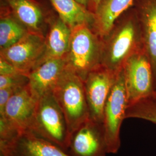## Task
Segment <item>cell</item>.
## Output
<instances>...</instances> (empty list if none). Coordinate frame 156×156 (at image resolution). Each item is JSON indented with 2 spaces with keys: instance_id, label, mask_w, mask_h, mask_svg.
<instances>
[{
  "instance_id": "1",
  "label": "cell",
  "mask_w": 156,
  "mask_h": 156,
  "mask_svg": "<svg viewBox=\"0 0 156 156\" xmlns=\"http://www.w3.org/2000/svg\"><path fill=\"white\" fill-rule=\"evenodd\" d=\"M144 49L138 18L133 6L122 14L102 38L101 65L118 73L135 53Z\"/></svg>"
},
{
  "instance_id": "2",
  "label": "cell",
  "mask_w": 156,
  "mask_h": 156,
  "mask_svg": "<svg viewBox=\"0 0 156 156\" xmlns=\"http://www.w3.org/2000/svg\"><path fill=\"white\" fill-rule=\"evenodd\" d=\"M102 38L91 25L82 24L72 29L69 50L64 60L66 68L86 79L101 65Z\"/></svg>"
},
{
  "instance_id": "3",
  "label": "cell",
  "mask_w": 156,
  "mask_h": 156,
  "mask_svg": "<svg viewBox=\"0 0 156 156\" xmlns=\"http://www.w3.org/2000/svg\"><path fill=\"white\" fill-rule=\"evenodd\" d=\"M53 94L65 115L71 135L90 118L84 81L66 68Z\"/></svg>"
},
{
  "instance_id": "4",
  "label": "cell",
  "mask_w": 156,
  "mask_h": 156,
  "mask_svg": "<svg viewBox=\"0 0 156 156\" xmlns=\"http://www.w3.org/2000/svg\"><path fill=\"white\" fill-rule=\"evenodd\" d=\"M31 131L67 152L71 134L53 93L39 98Z\"/></svg>"
},
{
  "instance_id": "5",
  "label": "cell",
  "mask_w": 156,
  "mask_h": 156,
  "mask_svg": "<svg viewBox=\"0 0 156 156\" xmlns=\"http://www.w3.org/2000/svg\"><path fill=\"white\" fill-rule=\"evenodd\" d=\"M128 104L123 68L116 75L104 111L103 126L108 153H117L120 149V128L126 119Z\"/></svg>"
},
{
  "instance_id": "6",
  "label": "cell",
  "mask_w": 156,
  "mask_h": 156,
  "mask_svg": "<svg viewBox=\"0 0 156 156\" xmlns=\"http://www.w3.org/2000/svg\"><path fill=\"white\" fill-rule=\"evenodd\" d=\"M123 68L128 106L154 98L156 91L155 79L150 60L144 49L131 56Z\"/></svg>"
},
{
  "instance_id": "7",
  "label": "cell",
  "mask_w": 156,
  "mask_h": 156,
  "mask_svg": "<svg viewBox=\"0 0 156 156\" xmlns=\"http://www.w3.org/2000/svg\"><path fill=\"white\" fill-rule=\"evenodd\" d=\"M30 33L45 37L56 12L49 0H0Z\"/></svg>"
},
{
  "instance_id": "8",
  "label": "cell",
  "mask_w": 156,
  "mask_h": 156,
  "mask_svg": "<svg viewBox=\"0 0 156 156\" xmlns=\"http://www.w3.org/2000/svg\"><path fill=\"white\" fill-rule=\"evenodd\" d=\"M45 37L28 33L14 45L0 50V57L28 75L45 60Z\"/></svg>"
},
{
  "instance_id": "9",
  "label": "cell",
  "mask_w": 156,
  "mask_h": 156,
  "mask_svg": "<svg viewBox=\"0 0 156 156\" xmlns=\"http://www.w3.org/2000/svg\"><path fill=\"white\" fill-rule=\"evenodd\" d=\"M117 74L100 65L84 80L90 119L103 123L104 108Z\"/></svg>"
},
{
  "instance_id": "10",
  "label": "cell",
  "mask_w": 156,
  "mask_h": 156,
  "mask_svg": "<svg viewBox=\"0 0 156 156\" xmlns=\"http://www.w3.org/2000/svg\"><path fill=\"white\" fill-rule=\"evenodd\" d=\"M67 153L71 156H106L103 123L89 118L71 135Z\"/></svg>"
},
{
  "instance_id": "11",
  "label": "cell",
  "mask_w": 156,
  "mask_h": 156,
  "mask_svg": "<svg viewBox=\"0 0 156 156\" xmlns=\"http://www.w3.org/2000/svg\"><path fill=\"white\" fill-rule=\"evenodd\" d=\"M1 156H71L67 151L30 131L0 145Z\"/></svg>"
},
{
  "instance_id": "12",
  "label": "cell",
  "mask_w": 156,
  "mask_h": 156,
  "mask_svg": "<svg viewBox=\"0 0 156 156\" xmlns=\"http://www.w3.org/2000/svg\"><path fill=\"white\" fill-rule=\"evenodd\" d=\"M39 99L28 84L12 96L0 116H5L21 131H31Z\"/></svg>"
},
{
  "instance_id": "13",
  "label": "cell",
  "mask_w": 156,
  "mask_h": 156,
  "mask_svg": "<svg viewBox=\"0 0 156 156\" xmlns=\"http://www.w3.org/2000/svg\"><path fill=\"white\" fill-rule=\"evenodd\" d=\"M144 48L152 66L156 84V0H134Z\"/></svg>"
},
{
  "instance_id": "14",
  "label": "cell",
  "mask_w": 156,
  "mask_h": 156,
  "mask_svg": "<svg viewBox=\"0 0 156 156\" xmlns=\"http://www.w3.org/2000/svg\"><path fill=\"white\" fill-rule=\"evenodd\" d=\"M65 70L64 59H46L29 73L28 85L39 98L44 95L53 93Z\"/></svg>"
},
{
  "instance_id": "15",
  "label": "cell",
  "mask_w": 156,
  "mask_h": 156,
  "mask_svg": "<svg viewBox=\"0 0 156 156\" xmlns=\"http://www.w3.org/2000/svg\"><path fill=\"white\" fill-rule=\"evenodd\" d=\"M72 28L56 12L52 17L45 35V60L49 58L64 59L69 50Z\"/></svg>"
},
{
  "instance_id": "16",
  "label": "cell",
  "mask_w": 156,
  "mask_h": 156,
  "mask_svg": "<svg viewBox=\"0 0 156 156\" xmlns=\"http://www.w3.org/2000/svg\"><path fill=\"white\" fill-rule=\"evenodd\" d=\"M134 0H101L95 12L93 28L101 38L110 31L117 18L133 5Z\"/></svg>"
},
{
  "instance_id": "17",
  "label": "cell",
  "mask_w": 156,
  "mask_h": 156,
  "mask_svg": "<svg viewBox=\"0 0 156 156\" xmlns=\"http://www.w3.org/2000/svg\"><path fill=\"white\" fill-rule=\"evenodd\" d=\"M62 20L73 28L82 24L93 26L94 13L76 0H49Z\"/></svg>"
},
{
  "instance_id": "18",
  "label": "cell",
  "mask_w": 156,
  "mask_h": 156,
  "mask_svg": "<svg viewBox=\"0 0 156 156\" xmlns=\"http://www.w3.org/2000/svg\"><path fill=\"white\" fill-rule=\"evenodd\" d=\"M28 33L8 8L0 4V50L14 45Z\"/></svg>"
},
{
  "instance_id": "19",
  "label": "cell",
  "mask_w": 156,
  "mask_h": 156,
  "mask_svg": "<svg viewBox=\"0 0 156 156\" xmlns=\"http://www.w3.org/2000/svg\"><path fill=\"white\" fill-rule=\"evenodd\" d=\"M138 119L156 125V102L153 98H147L129 105L126 113V119Z\"/></svg>"
},
{
  "instance_id": "20",
  "label": "cell",
  "mask_w": 156,
  "mask_h": 156,
  "mask_svg": "<svg viewBox=\"0 0 156 156\" xmlns=\"http://www.w3.org/2000/svg\"><path fill=\"white\" fill-rule=\"evenodd\" d=\"M22 132L5 116H0V145H3L15 138Z\"/></svg>"
},
{
  "instance_id": "21",
  "label": "cell",
  "mask_w": 156,
  "mask_h": 156,
  "mask_svg": "<svg viewBox=\"0 0 156 156\" xmlns=\"http://www.w3.org/2000/svg\"><path fill=\"white\" fill-rule=\"evenodd\" d=\"M29 83L28 75L24 73H16L9 75H0V89L13 87L22 88Z\"/></svg>"
},
{
  "instance_id": "22",
  "label": "cell",
  "mask_w": 156,
  "mask_h": 156,
  "mask_svg": "<svg viewBox=\"0 0 156 156\" xmlns=\"http://www.w3.org/2000/svg\"><path fill=\"white\" fill-rule=\"evenodd\" d=\"M22 88L8 87L0 89V116H2L4 113L6 105L10 98Z\"/></svg>"
},
{
  "instance_id": "23",
  "label": "cell",
  "mask_w": 156,
  "mask_h": 156,
  "mask_svg": "<svg viewBox=\"0 0 156 156\" xmlns=\"http://www.w3.org/2000/svg\"><path fill=\"white\" fill-rule=\"evenodd\" d=\"M19 73H24L17 69L11 63L0 57V75H9Z\"/></svg>"
},
{
  "instance_id": "24",
  "label": "cell",
  "mask_w": 156,
  "mask_h": 156,
  "mask_svg": "<svg viewBox=\"0 0 156 156\" xmlns=\"http://www.w3.org/2000/svg\"><path fill=\"white\" fill-rule=\"evenodd\" d=\"M101 0H89L87 8L90 12L94 14L95 12L96 11L97 6L100 4Z\"/></svg>"
},
{
  "instance_id": "25",
  "label": "cell",
  "mask_w": 156,
  "mask_h": 156,
  "mask_svg": "<svg viewBox=\"0 0 156 156\" xmlns=\"http://www.w3.org/2000/svg\"><path fill=\"white\" fill-rule=\"evenodd\" d=\"M76 1L80 4H81L82 5L86 6V8L87 7V5H88L89 1V0H76Z\"/></svg>"
},
{
  "instance_id": "26",
  "label": "cell",
  "mask_w": 156,
  "mask_h": 156,
  "mask_svg": "<svg viewBox=\"0 0 156 156\" xmlns=\"http://www.w3.org/2000/svg\"><path fill=\"white\" fill-rule=\"evenodd\" d=\"M154 100H155V101L156 102V94H155V95H154V98H153Z\"/></svg>"
}]
</instances>
